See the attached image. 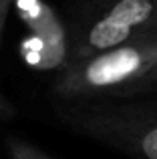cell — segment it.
<instances>
[{
  "instance_id": "cell-4",
  "label": "cell",
  "mask_w": 157,
  "mask_h": 159,
  "mask_svg": "<svg viewBox=\"0 0 157 159\" xmlns=\"http://www.w3.org/2000/svg\"><path fill=\"white\" fill-rule=\"evenodd\" d=\"M18 18L26 26L22 57L36 70L61 73L71 62L65 18L44 0H14Z\"/></svg>"
},
{
  "instance_id": "cell-7",
  "label": "cell",
  "mask_w": 157,
  "mask_h": 159,
  "mask_svg": "<svg viewBox=\"0 0 157 159\" xmlns=\"http://www.w3.org/2000/svg\"><path fill=\"white\" fill-rule=\"evenodd\" d=\"M4 22H6V18L0 14V36H2V30H4Z\"/></svg>"
},
{
  "instance_id": "cell-5",
  "label": "cell",
  "mask_w": 157,
  "mask_h": 159,
  "mask_svg": "<svg viewBox=\"0 0 157 159\" xmlns=\"http://www.w3.org/2000/svg\"><path fill=\"white\" fill-rule=\"evenodd\" d=\"M6 151L10 159H52L38 147H34L28 141H22L18 137H8L6 139Z\"/></svg>"
},
{
  "instance_id": "cell-2",
  "label": "cell",
  "mask_w": 157,
  "mask_h": 159,
  "mask_svg": "<svg viewBox=\"0 0 157 159\" xmlns=\"http://www.w3.org/2000/svg\"><path fill=\"white\" fill-rule=\"evenodd\" d=\"M63 18L71 62H75L119 44L157 36V0H71Z\"/></svg>"
},
{
  "instance_id": "cell-1",
  "label": "cell",
  "mask_w": 157,
  "mask_h": 159,
  "mask_svg": "<svg viewBox=\"0 0 157 159\" xmlns=\"http://www.w3.org/2000/svg\"><path fill=\"white\" fill-rule=\"evenodd\" d=\"M157 93V36L119 44L63 69L55 95L63 101H139Z\"/></svg>"
},
{
  "instance_id": "cell-3",
  "label": "cell",
  "mask_w": 157,
  "mask_h": 159,
  "mask_svg": "<svg viewBox=\"0 0 157 159\" xmlns=\"http://www.w3.org/2000/svg\"><path fill=\"white\" fill-rule=\"evenodd\" d=\"M56 117L135 159H157V101H71L56 109Z\"/></svg>"
},
{
  "instance_id": "cell-6",
  "label": "cell",
  "mask_w": 157,
  "mask_h": 159,
  "mask_svg": "<svg viewBox=\"0 0 157 159\" xmlns=\"http://www.w3.org/2000/svg\"><path fill=\"white\" fill-rule=\"evenodd\" d=\"M12 2H14V0H0V14H2L4 18H6V16H8V12H10Z\"/></svg>"
}]
</instances>
